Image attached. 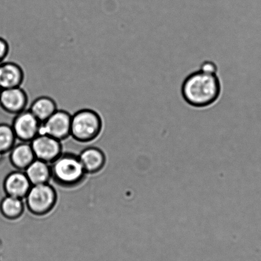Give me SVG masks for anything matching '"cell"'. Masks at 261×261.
Segmentation results:
<instances>
[{
	"label": "cell",
	"instance_id": "1",
	"mask_svg": "<svg viewBox=\"0 0 261 261\" xmlns=\"http://www.w3.org/2000/svg\"><path fill=\"white\" fill-rule=\"evenodd\" d=\"M222 93V84L217 72L199 69L185 79L181 95L192 108H206L217 102Z\"/></svg>",
	"mask_w": 261,
	"mask_h": 261
},
{
	"label": "cell",
	"instance_id": "2",
	"mask_svg": "<svg viewBox=\"0 0 261 261\" xmlns=\"http://www.w3.org/2000/svg\"><path fill=\"white\" fill-rule=\"evenodd\" d=\"M52 179L63 188H73L85 180L86 174L78 155L62 153L53 163Z\"/></svg>",
	"mask_w": 261,
	"mask_h": 261
},
{
	"label": "cell",
	"instance_id": "3",
	"mask_svg": "<svg viewBox=\"0 0 261 261\" xmlns=\"http://www.w3.org/2000/svg\"><path fill=\"white\" fill-rule=\"evenodd\" d=\"M103 128V119L97 111L81 109L72 115L70 136L79 143H90L99 137Z\"/></svg>",
	"mask_w": 261,
	"mask_h": 261
},
{
	"label": "cell",
	"instance_id": "4",
	"mask_svg": "<svg viewBox=\"0 0 261 261\" xmlns=\"http://www.w3.org/2000/svg\"><path fill=\"white\" fill-rule=\"evenodd\" d=\"M24 200L30 213L35 216L42 217L55 208L58 195L54 187L49 183L36 185L32 186Z\"/></svg>",
	"mask_w": 261,
	"mask_h": 261
},
{
	"label": "cell",
	"instance_id": "5",
	"mask_svg": "<svg viewBox=\"0 0 261 261\" xmlns=\"http://www.w3.org/2000/svg\"><path fill=\"white\" fill-rule=\"evenodd\" d=\"M11 125L17 140L30 143L39 135L42 123L28 109L14 116Z\"/></svg>",
	"mask_w": 261,
	"mask_h": 261
},
{
	"label": "cell",
	"instance_id": "6",
	"mask_svg": "<svg viewBox=\"0 0 261 261\" xmlns=\"http://www.w3.org/2000/svg\"><path fill=\"white\" fill-rule=\"evenodd\" d=\"M72 115L67 111L58 110L42 123L40 134L57 139L62 142L70 136Z\"/></svg>",
	"mask_w": 261,
	"mask_h": 261
},
{
	"label": "cell",
	"instance_id": "7",
	"mask_svg": "<svg viewBox=\"0 0 261 261\" xmlns=\"http://www.w3.org/2000/svg\"><path fill=\"white\" fill-rule=\"evenodd\" d=\"M29 97L21 87L2 90L0 108L6 115L16 116L28 110Z\"/></svg>",
	"mask_w": 261,
	"mask_h": 261
},
{
	"label": "cell",
	"instance_id": "8",
	"mask_svg": "<svg viewBox=\"0 0 261 261\" xmlns=\"http://www.w3.org/2000/svg\"><path fill=\"white\" fill-rule=\"evenodd\" d=\"M30 144L35 158L50 164L63 153L61 141L47 134H39L30 142Z\"/></svg>",
	"mask_w": 261,
	"mask_h": 261
},
{
	"label": "cell",
	"instance_id": "9",
	"mask_svg": "<svg viewBox=\"0 0 261 261\" xmlns=\"http://www.w3.org/2000/svg\"><path fill=\"white\" fill-rule=\"evenodd\" d=\"M3 186L6 196L24 199L32 185L24 171L17 170L11 172L6 177Z\"/></svg>",
	"mask_w": 261,
	"mask_h": 261
},
{
	"label": "cell",
	"instance_id": "10",
	"mask_svg": "<svg viewBox=\"0 0 261 261\" xmlns=\"http://www.w3.org/2000/svg\"><path fill=\"white\" fill-rule=\"evenodd\" d=\"M25 79L21 65L11 61H6L0 65V88L2 90L21 87Z\"/></svg>",
	"mask_w": 261,
	"mask_h": 261
},
{
	"label": "cell",
	"instance_id": "11",
	"mask_svg": "<svg viewBox=\"0 0 261 261\" xmlns=\"http://www.w3.org/2000/svg\"><path fill=\"white\" fill-rule=\"evenodd\" d=\"M81 164L87 174H95L102 171L106 163L105 153L96 147H88L79 154Z\"/></svg>",
	"mask_w": 261,
	"mask_h": 261
},
{
	"label": "cell",
	"instance_id": "12",
	"mask_svg": "<svg viewBox=\"0 0 261 261\" xmlns=\"http://www.w3.org/2000/svg\"><path fill=\"white\" fill-rule=\"evenodd\" d=\"M9 153V160L12 166L18 171H24L36 159L31 144L26 142L15 144Z\"/></svg>",
	"mask_w": 261,
	"mask_h": 261
},
{
	"label": "cell",
	"instance_id": "13",
	"mask_svg": "<svg viewBox=\"0 0 261 261\" xmlns=\"http://www.w3.org/2000/svg\"><path fill=\"white\" fill-rule=\"evenodd\" d=\"M32 186L49 183L52 179L50 164L39 159H35L24 171Z\"/></svg>",
	"mask_w": 261,
	"mask_h": 261
},
{
	"label": "cell",
	"instance_id": "14",
	"mask_svg": "<svg viewBox=\"0 0 261 261\" xmlns=\"http://www.w3.org/2000/svg\"><path fill=\"white\" fill-rule=\"evenodd\" d=\"M58 110L56 101L48 96H41L37 98L33 101L29 108L30 112L42 123Z\"/></svg>",
	"mask_w": 261,
	"mask_h": 261
},
{
	"label": "cell",
	"instance_id": "15",
	"mask_svg": "<svg viewBox=\"0 0 261 261\" xmlns=\"http://www.w3.org/2000/svg\"><path fill=\"white\" fill-rule=\"evenodd\" d=\"M25 209L24 199L6 196L0 202V213L6 219L16 220L23 215Z\"/></svg>",
	"mask_w": 261,
	"mask_h": 261
},
{
	"label": "cell",
	"instance_id": "16",
	"mask_svg": "<svg viewBox=\"0 0 261 261\" xmlns=\"http://www.w3.org/2000/svg\"><path fill=\"white\" fill-rule=\"evenodd\" d=\"M17 140L12 125L0 122V152L4 154L9 153L16 144Z\"/></svg>",
	"mask_w": 261,
	"mask_h": 261
},
{
	"label": "cell",
	"instance_id": "17",
	"mask_svg": "<svg viewBox=\"0 0 261 261\" xmlns=\"http://www.w3.org/2000/svg\"><path fill=\"white\" fill-rule=\"evenodd\" d=\"M11 53V46L6 38L0 37V63L8 60Z\"/></svg>",
	"mask_w": 261,
	"mask_h": 261
},
{
	"label": "cell",
	"instance_id": "18",
	"mask_svg": "<svg viewBox=\"0 0 261 261\" xmlns=\"http://www.w3.org/2000/svg\"><path fill=\"white\" fill-rule=\"evenodd\" d=\"M200 69L207 71V72H217L218 71L217 66L214 62L210 61H206L202 63Z\"/></svg>",
	"mask_w": 261,
	"mask_h": 261
},
{
	"label": "cell",
	"instance_id": "19",
	"mask_svg": "<svg viewBox=\"0 0 261 261\" xmlns=\"http://www.w3.org/2000/svg\"><path fill=\"white\" fill-rule=\"evenodd\" d=\"M4 155L5 154L2 153H1V152H0V164H1L2 163V162H3L4 161Z\"/></svg>",
	"mask_w": 261,
	"mask_h": 261
},
{
	"label": "cell",
	"instance_id": "20",
	"mask_svg": "<svg viewBox=\"0 0 261 261\" xmlns=\"http://www.w3.org/2000/svg\"><path fill=\"white\" fill-rule=\"evenodd\" d=\"M2 90V88H0V93H1Z\"/></svg>",
	"mask_w": 261,
	"mask_h": 261
},
{
	"label": "cell",
	"instance_id": "21",
	"mask_svg": "<svg viewBox=\"0 0 261 261\" xmlns=\"http://www.w3.org/2000/svg\"><path fill=\"white\" fill-rule=\"evenodd\" d=\"M0 65H1V63H0Z\"/></svg>",
	"mask_w": 261,
	"mask_h": 261
}]
</instances>
